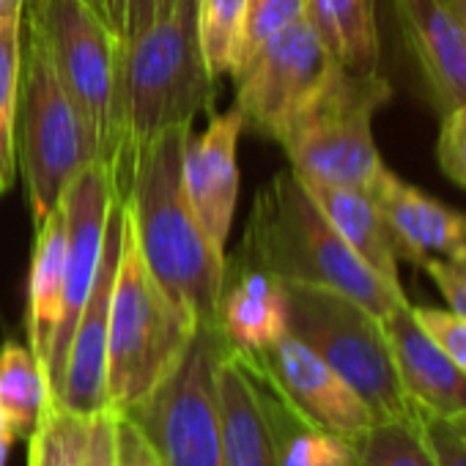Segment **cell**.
Here are the masks:
<instances>
[{
  "label": "cell",
  "instance_id": "30bf717a",
  "mask_svg": "<svg viewBox=\"0 0 466 466\" xmlns=\"http://www.w3.org/2000/svg\"><path fill=\"white\" fill-rule=\"evenodd\" d=\"M335 66L340 64L321 45L313 25L299 17L230 75L237 80L233 107L245 116V129L278 143L280 132L321 91Z\"/></svg>",
  "mask_w": 466,
  "mask_h": 466
},
{
  "label": "cell",
  "instance_id": "f35d334b",
  "mask_svg": "<svg viewBox=\"0 0 466 466\" xmlns=\"http://www.w3.org/2000/svg\"><path fill=\"white\" fill-rule=\"evenodd\" d=\"M447 4L452 6V12H455L458 23H461V25H463V31H466V0H447Z\"/></svg>",
  "mask_w": 466,
  "mask_h": 466
},
{
  "label": "cell",
  "instance_id": "44dd1931",
  "mask_svg": "<svg viewBox=\"0 0 466 466\" xmlns=\"http://www.w3.org/2000/svg\"><path fill=\"white\" fill-rule=\"evenodd\" d=\"M66 286V217L64 206L36 225V245L28 286V346L47 365L53 338L61 321Z\"/></svg>",
  "mask_w": 466,
  "mask_h": 466
},
{
  "label": "cell",
  "instance_id": "f1b7e54d",
  "mask_svg": "<svg viewBox=\"0 0 466 466\" xmlns=\"http://www.w3.org/2000/svg\"><path fill=\"white\" fill-rule=\"evenodd\" d=\"M299 17H305V0H248V17H245L237 69L250 56H256L272 36L294 25Z\"/></svg>",
  "mask_w": 466,
  "mask_h": 466
},
{
  "label": "cell",
  "instance_id": "3957f363",
  "mask_svg": "<svg viewBox=\"0 0 466 466\" xmlns=\"http://www.w3.org/2000/svg\"><path fill=\"white\" fill-rule=\"evenodd\" d=\"M214 96L217 80L206 66L198 34V0H167L157 20L121 47V148L113 176L135 146L167 129L192 127L198 113H211Z\"/></svg>",
  "mask_w": 466,
  "mask_h": 466
},
{
  "label": "cell",
  "instance_id": "7402d4cb",
  "mask_svg": "<svg viewBox=\"0 0 466 466\" xmlns=\"http://www.w3.org/2000/svg\"><path fill=\"white\" fill-rule=\"evenodd\" d=\"M305 20L346 72H379L381 39L376 0H305Z\"/></svg>",
  "mask_w": 466,
  "mask_h": 466
},
{
  "label": "cell",
  "instance_id": "cb8c5ba5",
  "mask_svg": "<svg viewBox=\"0 0 466 466\" xmlns=\"http://www.w3.org/2000/svg\"><path fill=\"white\" fill-rule=\"evenodd\" d=\"M351 444V466H439L422 433L417 411L411 417L376 420Z\"/></svg>",
  "mask_w": 466,
  "mask_h": 466
},
{
  "label": "cell",
  "instance_id": "4fadbf2b",
  "mask_svg": "<svg viewBox=\"0 0 466 466\" xmlns=\"http://www.w3.org/2000/svg\"><path fill=\"white\" fill-rule=\"evenodd\" d=\"M121 239H124V198L116 187V198L105 228L102 261L91 294L86 299V308L77 319L61 384L50 395L80 417H94L99 411H107V321H110V302H113L118 258H121Z\"/></svg>",
  "mask_w": 466,
  "mask_h": 466
},
{
  "label": "cell",
  "instance_id": "9a60e30c",
  "mask_svg": "<svg viewBox=\"0 0 466 466\" xmlns=\"http://www.w3.org/2000/svg\"><path fill=\"white\" fill-rule=\"evenodd\" d=\"M403 45L439 116L466 105V31L447 0H390Z\"/></svg>",
  "mask_w": 466,
  "mask_h": 466
},
{
  "label": "cell",
  "instance_id": "7c38bea8",
  "mask_svg": "<svg viewBox=\"0 0 466 466\" xmlns=\"http://www.w3.org/2000/svg\"><path fill=\"white\" fill-rule=\"evenodd\" d=\"M245 357L275 395L308 425L357 441L376 422L365 400L294 335H283L272 346Z\"/></svg>",
  "mask_w": 466,
  "mask_h": 466
},
{
  "label": "cell",
  "instance_id": "9c48e42d",
  "mask_svg": "<svg viewBox=\"0 0 466 466\" xmlns=\"http://www.w3.org/2000/svg\"><path fill=\"white\" fill-rule=\"evenodd\" d=\"M225 349L219 327H198L176 370L127 411L151 441L162 466H225L214 384Z\"/></svg>",
  "mask_w": 466,
  "mask_h": 466
},
{
  "label": "cell",
  "instance_id": "2e32d148",
  "mask_svg": "<svg viewBox=\"0 0 466 466\" xmlns=\"http://www.w3.org/2000/svg\"><path fill=\"white\" fill-rule=\"evenodd\" d=\"M245 132V116L230 107L211 116L200 135H189L184 148V192L217 248L225 250L239 200L237 148Z\"/></svg>",
  "mask_w": 466,
  "mask_h": 466
},
{
  "label": "cell",
  "instance_id": "1f68e13d",
  "mask_svg": "<svg viewBox=\"0 0 466 466\" xmlns=\"http://www.w3.org/2000/svg\"><path fill=\"white\" fill-rule=\"evenodd\" d=\"M414 316L441 351L466 373V319L439 308H414Z\"/></svg>",
  "mask_w": 466,
  "mask_h": 466
},
{
  "label": "cell",
  "instance_id": "d4e9b609",
  "mask_svg": "<svg viewBox=\"0 0 466 466\" xmlns=\"http://www.w3.org/2000/svg\"><path fill=\"white\" fill-rule=\"evenodd\" d=\"M88 428L91 417H80L56 398H47L28 436V466H83Z\"/></svg>",
  "mask_w": 466,
  "mask_h": 466
},
{
  "label": "cell",
  "instance_id": "d6a6232c",
  "mask_svg": "<svg viewBox=\"0 0 466 466\" xmlns=\"http://www.w3.org/2000/svg\"><path fill=\"white\" fill-rule=\"evenodd\" d=\"M417 420L422 425V433H425L439 466H466V436L455 422H450L444 417L425 414V411H417Z\"/></svg>",
  "mask_w": 466,
  "mask_h": 466
},
{
  "label": "cell",
  "instance_id": "5bb4252c",
  "mask_svg": "<svg viewBox=\"0 0 466 466\" xmlns=\"http://www.w3.org/2000/svg\"><path fill=\"white\" fill-rule=\"evenodd\" d=\"M214 384L225 466H280L275 390L230 346L217 362Z\"/></svg>",
  "mask_w": 466,
  "mask_h": 466
},
{
  "label": "cell",
  "instance_id": "e575fe53",
  "mask_svg": "<svg viewBox=\"0 0 466 466\" xmlns=\"http://www.w3.org/2000/svg\"><path fill=\"white\" fill-rule=\"evenodd\" d=\"M116 466H162L146 433L127 414H116Z\"/></svg>",
  "mask_w": 466,
  "mask_h": 466
},
{
  "label": "cell",
  "instance_id": "ba28073f",
  "mask_svg": "<svg viewBox=\"0 0 466 466\" xmlns=\"http://www.w3.org/2000/svg\"><path fill=\"white\" fill-rule=\"evenodd\" d=\"M25 17L39 28L50 61L99 140V157L116 167L121 45L86 0H28Z\"/></svg>",
  "mask_w": 466,
  "mask_h": 466
},
{
  "label": "cell",
  "instance_id": "8d00e7d4",
  "mask_svg": "<svg viewBox=\"0 0 466 466\" xmlns=\"http://www.w3.org/2000/svg\"><path fill=\"white\" fill-rule=\"evenodd\" d=\"M28 0H0V23H15L25 17Z\"/></svg>",
  "mask_w": 466,
  "mask_h": 466
},
{
  "label": "cell",
  "instance_id": "8fae6325",
  "mask_svg": "<svg viewBox=\"0 0 466 466\" xmlns=\"http://www.w3.org/2000/svg\"><path fill=\"white\" fill-rule=\"evenodd\" d=\"M113 198H116V181H113L110 167L102 159L83 167L61 198L64 217H66V286H64L61 321H58L53 349L45 365L50 395L61 384L69 343H72L77 319L86 308V299L91 294V286L102 261L105 228H107Z\"/></svg>",
  "mask_w": 466,
  "mask_h": 466
},
{
  "label": "cell",
  "instance_id": "484cf974",
  "mask_svg": "<svg viewBox=\"0 0 466 466\" xmlns=\"http://www.w3.org/2000/svg\"><path fill=\"white\" fill-rule=\"evenodd\" d=\"M23 72V20L0 23V195L17 178L15 118Z\"/></svg>",
  "mask_w": 466,
  "mask_h": 466
},
{
  "label": "cell",
  "instance_id": "277c9868",
  "mask_svg": "<svg viewBox=\"0 0 466 466\" xmlns=\"http://www.w3.org/2000/svg\"><path fill=\"white\" fill-rule=\"evenodd\" d=\"M198 324L146 269L124 211V239L107 321V409L132 411L181 362Z\"/></svg>",
  "mask_w": 466,
  "mask_h": 466
},
{
  "label": "cell",
  "instance_id": "ac0fdd59",
  "mask_svg": "<svg viewBox=\"0 0 466 466\" xmlns=\"http://www.w3.org/2000/svg\"><path fill=\"white\" fill-rule=\"evenodd\" d=\"M395 357V368L409 403L417 411L466 420V373L441 351V346L420 327L414 305L403 302L381 319Z\"/></svg>",
  "mask_w": 466,
  "mask_h": 466
},
{
  "label": "cell",
  "instance_id": "4dcf8cb0",
  "mask_svg": "<svg viewBox=\"0 0 466 466\" xmlns=\"http://www.w3.org/2000/svg\"><path fill=\"white\" fill-rule=\"evenodd\" d=\"M436 157L444 176L466 187V105H458L441 116Z\"/></svg>",
  "mask_w": 466,
  "mask_h": 466
},
{
  "label": "cell",
  "instance_id": "e0dca14e",
  "mask_svg": "<svg viewBox=\"0 0 466 466\" xmlns=\"http://www.w3.org/2000/svg\"><path fill=\"white\" fill-rule=\"evenodd\" d=\"M368 192L381 211L398 261L422 267L431 258H450L466 250V214L406 184L387 165Z\"/></svg>",
  "mask_w": 466,
  "mask_h": 466
},
{
  "label": "cell",
  "instance_id": "4316f807",
  "mask_svg": "<svg viewBox=\"0 0 466 466\" xmlns=\"http://www.w3.org/2000/svg\"><path fill=\"white\" fill-rule=\"evenodd\" d=\"M248 0H198V34L214 80L233 75L239 58Z\"/></svg>",
  "mask_w": 466,
  "mask_h": 466
},
{
  "label": "cell",
  "instance_id": "7a4b0ae2",
  "mask_svg": "<svg viewBox=\"0 0 466 466\" xmlns=\"http://www.w3.org/2000/svg\"><path fill=\"white\" fill-rule=\"evenodd\" d=\"M230 264L261 269L280 283L338 291L379 319L409 302L403 289L381 280L340 239L294 170H280L258 189L245 239Z\"/></svg>",
  "mask_w": 466,
  "mask_h": 466
},
{
  "label": "cell",
  "instance_id": "5b68a950",
  "mask_svg": "<svg viewBox=\"0 0 466 466\" xmlns=\"http://www.w3.org/2000/svg\"><path fill=\"white\" fill-rule=\"evenodd\" d=\"M23 25L28 42L23 47L15 154L28 187L34 225H39L61 206L75 176L102 157L96 132L66 94L39 28L28 17H23Z\"/></svg>",
  "mask_w": 466,
  "mask_h": 466
},
{
  "label": "cell",
  "instance_id": "603a6c76",
  "mask_svg": "<svg viewBox=\"0 0 466 466\" xmlns=\"http://www.w3.org/2000/svg\"><path fill=\"white\" fill-rule=\"evenodd\" d=\"M50 398L42 360L28 343L6 340L0 346V414L17 439H28Z\"/></svg>",
  "mask_w": 466,
  "mask_h": 466
},
{
  "label": "cell",
  "instance_id": "52a82bcc",
  "mask_svg": "<svg viewBox=\"0 0 466 466\" xmlns=\"http://www.w3.org/2000/svg\"><path fill=\"white\" fill-rule=\"evenodd\" d=\"M283 291L289 335L321 357L365 400L376 420L414 414L379 316L329 289L283 283Z\"/></svg>",
  "mask_w": 466,
  "mask_h": 466
},
{
  "label": "cell",
  "instance_id": "74e56055",
  "mask_svg": "<svg viewBox=\"0 0 466 466\" xmlns=\"http://www.w3.org/2000/svg\"><path fill=\"white\" fill-rule=\"evenodd\" d=\"M15 431L12 425L6 422V417L0 414V466H6L9 463V452H12V444H15Z\"/></svg>",
  "mask_w": 466,
  "mask_h": 466
},
{
  "label": "cell",
  "instance_id": "836d02e7",
  "mask_svg": "<svg viewBox=\"0 0 466 466\" xmlns=\"http://www.w3.org/2000/svg\"><path fill=\"white\" fill-rule=\"evenodd\" d=\"M428 278L436 283L439 294L447 302V310L466 319V250L450 258H431L422 264Z\"/></svg>",
  "mask_w": 466,
  "mask_h": 466
},
{
  "label": "cell",
  "instance_id": "8992f818",
  "mask_svg": "<svg viewBox=\"0 0 466 466\" xmlns=\"http://www.w3.org/2000/svg\"><path fill=\"white\" fill-rule=\"evenodd\" d=\"M390 99L392 86L379 72L354 75L335 66L278 137L291 170L305 181L370 189L384 170L373 143V116Z\"/></svg>",
  "mask_w": 466,
  "mask_h": 466
},
{
  "label": "cell",
  "instance_id": "d6986e66",
  "mask_svg": "<svg viewBox=\"0 0 466 466\" xmlns=\"http://www.w3.org/2000/svg\"><path fill=\"white\" fill-rule=\"evenodd\" d=\"M217 327L233 351H261L289 335L286 291L272 275L228 261Z\"/></svg>",
  "mask_w": 466,
  "mask_h": 466
},
{
  "label": "cell",
  "instance_id": "ffe728a7",
  "mask_svg": "<svg viewBox=\"0 0 466 466\" xmlns=\"http://www.w3.org/2000/svg\"><path fill=\"white\" fill-rule=\"evenodd\" d=\"M305 189L321 208V214L332 222V228L340 233V239L390 286L400 289L398 278V256L392 250V242L387 237V225L381 219V211L368 189L357 187H338V184H321V181H305Z\"/></svg>",
  "mask_w": 466,
  "mask_h": 466
},
{
  "label": "cell",
  "instance_id": "6da1fadb",
  "mask_svg": "<svg viewBox=\"0 0 466 466\" xmlns=\"http://www.w3.org/2000/svg\"><path fill=\"white\" fill-rule=\"evenodd\" d=\"M192 127H176L135 146L113 181L124 198L137 253L167 294L198 327H217L228 258L211 242L184 192V148Z\"/></svg>",
  "mask_w": 466,
  "mask_h": 466
},
{
  "label": "cell",
  "instance_id": "60d3db41",
  "mask_svg": "<svg viewBox=\"0 0 466 466\" xmlns=\"http://www.w3.org/2000/svg\"><path fill=\"white\" fill-rule=\"evenodd\" d=\"M455 425H458V428L463 431V436H466V420H461V422H455Z\"/></svg>",
  "mask_w": 466,
  "mask_h": 466
},
{
  "label": "cell",
  "instance_id": "d590c367",
  "mask_svg": "<svg viewBox=\"0 0 466 466\" xmlns=\"http://www.w3.org/2000/svg\"><path fill=\"white\" fill-rule=\"evenodd\" d=\"M83 466H116V414L110 409L91 417Z\"/></svg>",
  "mask_w": 466,
  "mask_h": 466
},
{
  "label": "cell",
  "instance_id": "ab89813d",
  "mask_svg": "<svg viewBox=\"0 0 466 466\" xmlns=\"http://www.w3.org/2000/svg\"><path fill=\"white\" fill-rule=\"evenodd\" d=\"M86 4H88V6L102 17V20H105V6H107V0H86Z\"/></svg>",
  "mask_w": 466,
  "mask_h": 466
},
{
  "label": "cell",
  "instance_id": "f546056e",
  "mask_svg": "<svg viewBox=\"0 0 466 466\" xmlns=\"http://www.w3.org/2000/svg\"><path fill=\"white\" fill-rule=\"evenodd\" d=\"M167 6V0H107L105 23L121 47L132 45Z\"/></svg>",
  "mask_w": 466,
  "mask_h": 466
},
{
  "label": "cell",
  "instance_id": "83f0119b",
  "mask_svg": "<svg viewBox=\"0 0 466 466\" xmlns=\"http://www.w3.org/2000/svg\"><path fill=\"white\" fill-rule=\"evenodd\" d=\"M280 466H351L354 444L299 420L278 398Z\"/></svg>",
  "mask_w": 466,
  "mask_h": 466
}]
</instances>
